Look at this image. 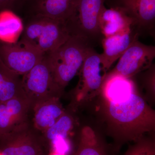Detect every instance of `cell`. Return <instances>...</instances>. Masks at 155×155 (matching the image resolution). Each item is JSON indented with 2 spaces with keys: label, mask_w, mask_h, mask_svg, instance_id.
Listing matches in <instances>:
<instances>
[{
  "label": "cell",
  "mask_w": 155,
  "mask_h": 155,
  "mask_svg": "<svg viewBox=\"0 0 155 155\" xmlns=\"http://www.w3.org/2000/svg\"><path fill=\"white\" fill-rule=\"evenodd\" d=\"M49 155H64L58 153L54 152H51V153Z\"/></svg>",
  "instance_id": "obj_24"
},
{
  "label": "cell",
  "mask_w": 155,
  "mask_h": 155,
  "mask_svg": "<svg viewBox=\"0 0 155 155\" xmlns=\"http://www.w3.org/2000/svg\"><path fill=\"white\" fill-rule=\"evenodd\" d=\"M105 112L119 143L136 142L154 130V110L134 92L117 101L105 100Z\"/></svg>",
  "instance_id": "obj_1"
},
{
  "label": "cell",
  "mask_w": 155,
  "mask_h": 155,
  "mask_svg": "<svg viewBox=\"0 0 155 155\" xmlns=\"http://www.w3.org/2000/svg\"><path fill=\"white\" fill-rule=\"evenodd\" d=\"M78 73L79 81L73 93V101L76 104L101 91L106 74L103 70L101 54L94 48L89 50Z\"/></svg>",
  "instance_id": "obj_7"
},
{
  "label": "cell",
  "mask_w": 155,
  "mask_h": 155,
  "mask_svg": "<svg viewBox=\"0 0 155 155\" xmlns=\"http://www.w3.org/2000/svg\"><path fill=\"white\" fill-rule=\"evenodd\" d=\"M45 55L21 39L13 43L0 42V61L18 75H24L30 71Z\"/></svg>",
  "instance_id": "obj_9"
},
{
  "label": "cell",
  "mask_w": 155,
  "mask_h": 155,
  "mask_svg": "<svg viewBox=\"0 0 155 155\" xmlns=\"http://www.w3.org/2000/svg\"><path fill=\"white\" fill-rule=\"evenodd\" d=\"M31 107L25 97L13 98L0 102V136L28 122Z\"/></svg>",
  "instance_id": "obj_12"
},
{
  "label": "cell",
  "mask_w": 155,
  "mask_h": 155,
  "mask_svg": "<svg viewBox=\"0 0 155 155\" xmlns=\"http://www.w3.org/2000/svg\"><path fill=\"white\" fill-rule=\"evenodd\" d=\"M138 33L134 28L127 32L114 36L104 38L102 44L104 52L101 54L104 72L107 74L115 61L119 59L136 39Z\"/></svg>",
  "instance_id": "obj_13"
},
{
  "label": "cell",
  "mask_w": 155,
  "mask_h": 155,
  "mask_svg": "<svg viewBox=\"0 0 155 155\" xmlns=\"http://www.w3.org/2000/svg\"><path fill=\"white\" fill-rule=\"evenodd\" d=\"M23 28V20L16 13L10 10L0 12V42H16L21 36Z\"/></svg>",
  "instance_id": "obj_16"
},
{
  "label": "cell",
  "mask_w": 155,
  "mask_h": 155,
  "mask_svg": "<svg viewBox=\"0 0 155 155\" xmlns=\"http://www.w3.org/2000/svg\"><path fill=\"white\" fill-rule=\"evenodd\" d=\"M93 46L84 38L70 35L57 49L46 55L54 80L63 91L78 73L87 52Z\"/></svg>",
  "instance_id": "obj_2"
},
{
  "label": "cell",
  "mask_w": 155,
  "mask_h": 155,
  "mask_svg": "<svg viewBox=\"0 0 155 155\" xmlns=\"http://www.w3.org/2000/svg\"><path fill=\"white\" fill-rule=\"evenodd\" d=\"M102 91L105 100L114 101L125 99L134 92L133 84L128 79L119 77L105 79Z\"/></svg>",
  "instance_id": "obj_17"
},
{
  "label": "cell",
  "mask_w": 155,
  "mask_h": 155,
  "mask_svg": "<svg viewBox=\"0 0 155 155\" xmlns=\"http://www.w3.org/2000/svg\"><path fill=\"white\" fill-rule=\"evenodd\" d=\"M0 155H3L2 154L1 152H0Z\"/></svg>",
  "instance_id": "obj_25"
},
{
  "label": "cell",
  "mask_w": 155,
  "mask_h": 155,
  "mask_svg": "<svg viewBox=\"0 0 155 155\" xmlns=\"http://www.w3.org/2000/svg\"><path fill=\"white\" fill-rule=\"evenodd\" d=\"M75 155H107L93 129L86 126L82 128Z\"/></svg>",
  "instance_id": "obj_18"
},
{
  "label": "cell",
  "mask_w": 155,
  "mask_h": 155,
  "mask_svg": "<svg viewBox=\"0 0 155 155\" xmlns=\"http://www.w3.org/2000/svg\"><path fill=\"white\" fill-rule=\"evenodd\" d=\"M34 112V127L42 133L57 122L65 113L60 97H54L38 104Z\"/></svg>",
  "instance_id": "obj_15"
},
{
  "label": "cell",
  "mask_w": 155,
  "mask_h": 155,
  "mask_svg": "<svg viewBox=\"0 0 155 155\" xmlns=\"http://www.w3.org/2000/svg\"><path fill=\"white\" fill-rule=\"evenodd\" d=\"M155 58L154 46L145 45L136 39L119 58L116 67L107 73L104 79L115 77L128 79L150 68Z\"/></svg>",
  "instance_id": "obj_8"
},
{
  "label": "cell",
  "mask_w": 155,
  "mask_h": 155,
  "mask_svg": "<svg viewBox=\"0 0 155 155\" xmlns=\"http://www.w3.org/2000/svg\"><path fill=\"white\" fill-rule=\"evenodd\" d=\"M21 38L47 55L55 51L69 38L70 34L63 20L43 16H34L23 20Z\"/></svg>",
  "instance_id": "obj_3"
},
{
  "label": "cell",
  "mask_w": 155,
  "mask_h": 155,
  "mask_svg": "<svg viewBox=\"0 0 155 155\" xmlns=\"http://www.w3.org/2000/svg\"><path fill=\"white\" fill-rule=\"evenodd\" d=\"M73 127V119L69 114H64L51 127L43 133L46 142L49 143L58 138H69V135Z\"/></svg>",
  "instance_id": "obj_19"
},
{
  "label": "cell",
  "mask_w": 155,
  "mask_h": 155,
  "mask_svg": "<svg viewBox=\"0 0 155 155\" xmlns=\"http://www.w3.org/2000/svg\"><path fill=\"white\" fill-rule=\"evenodd\" d=\"M125 155H155L154 142L142 138L129 147Z\"/></svg>",
  "instance_id": "obj_21"
},
{
  "label": "cell",
  "mask_w": 155,
  "mask_h": 155,
  "mask_svg": "<svg viewBox=\"0 0 155 155\" xmlns=\"http://www.w3.org/2000/svg\"><path fill=\"white\" fill-rule=\"evenodd\" d=\"M29 121L0 136L3 155H43L45 143L42 135Z\"/></svg>",
  "instance_id": "obj_6"
},
{
  "label": "cell",
  "mask_w": 155,
  "mask_h": 155,
  "mask_svg": "<svg viewBox=\"0 0 155 155\" xmlns=\"http://www.w3.org/2000/svg\"><path fill=\"white\" fill-rule=\"evenodd\" d=\"M77 0H24L17 14L23 19L43 16L66 22L72 16Z\"/></svg>",
  "instance_id": "obj_11"
},
{
  "label": "cell",
  "mask_w": 155,
  "mask_h": 155,
  "mask_svg": "<svg viewBox=\"0 0 155 155\" xmlns=\"http://www.w3.org/2000/svg\"><path fill=\"white\" fill-rule=\"evenodd\" d=\"M0 61V83L12 73Z\"/></svg>",
  "instance_id": "obj_23"
},
{
  "label": "cell",
  "mask_w": 155,
  "mask_h": 155,
  "mask_svg": "<svg viewBox=\"0 0 155 155\" xmlns=\"http://www.w3.org/2000/svg\"><path fill=\"white\" fill-rule=\"evenodd\" d=\"M17 97H25L22 80L14 72L0 83V102Z\"/></svg>",
  "instance_id": "obj_20"
},
{
  "label": "cell",
  "mask_w": 155,
  "mask_h": 155,
  "mask_svg": "<svg viewBox=\"0 0 155 155\" xmlns=\"http://www.w3.org/2000/svg\"><path fill=\"white\" fill-rule=\"evenodd\" d=\"M25 98L31 110L36 105L54 97H60L63 92L56 83L47 57L43 58L21 79Z\"/></svg>",
  "instance_id": "obj_4"
},
{
  "label": "cell",
  "mask_w": 155,
  "mask_h": 155,
  "mask_svg": "<svg viewBox=\"0 0 155 155\" xmlns=\"http://www.w3.org/2000/svg\"><path fill=\"white\" fill-rule=\"evenodd\" d=\"M105 4L121 10L130 17L139 35H154L155 0H105Z\"/></svg>",
  "instance_id": "obj_10"
},
{
  "label": "cell",
  "mask_w": 155,
  "mask_h": 155,
  "mask_svg": "<svg viewBox=\"0 0 155 155\" xmlns=\"http://www.w3.org/2000/svg\"><path fill=\"white\" fill-rule=\"evenodd\" d=\"M105 0H77L72 16L65 22L70 35L87 39L93 45L104 38L99 25Z\"/></svg>",
  "instance_id": "obj_5"
},
{
  "label": "cell",
  "mask_w": 155,
  "mask_h": 155,
  "mask_svg": "<svg viewBox=\"0 0 155 155\" xmlns=\"http://www.w3.org/2000/svg\"><path fill=\"white\" fill-rule=\"evenodd\" d=\"M99 25L103 37L125 33L133 28L132 19L123 11L115 8L103 7L100 14Z\"/></svg>",
  "instance_id": "obj_14"
},
{
  "label": "cell",
  "mask_w": 155,
  "mask_h": 155,
  "mask_svg": "<svg viewBox=\"0 0 155 155\" xmlns=\"http://www.w3.org/2000/svg\"><path fill=\"white\" fill-rule=\"evenodd\" d=\"M24 0H0V12L10 10L17 14Z\"/></svg>",
  "instance_id": "obj_22"
}]
</instances>
